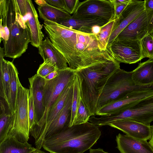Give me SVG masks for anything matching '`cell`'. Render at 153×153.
<instances>
[{
  "instance_id": "cell-31",
  "label": "cell",
  "mask_w": 153,
  "mask_h": 153,
  "mask_svg": "<svg viewBox=\"0 0 153 153\" xmlns=\"http://www.w3.org/2000/svg\"><path fill=\"white\" fill-rule=\"evenodd\" d=\"M58 70L53 65L47 62H44L40 65L37 72V74L44 78L50 73Z\"/></svg>"
},
{
  "instance_id": "cell-29",
  "label": "cell",
  "mask_w": 153,
  "mask_h": 153,
  "mask_svg": "<svg viewBox=\"0 0 153 153\" xmlns=\"http://www.w3.org/2000/svg\"><path fill=\"white\" fill-rule=\"evenodd\" d=\"M141 48L143 58L146 57L153 60V34H148L143 39Z\"/></svg>"
},
{
  "instance_id": "cell-11",
  "label": "cell",
  "mask_w": 153,
  "mask_h": 153,
  "mask_svg": "<svg viewBox=\"0 0 153 153\" xmlns=\"http://www.w3.org/2000/svg\"><path fill=\"white\" fill-rule=\"evenodd\" d=\"M114 16L112 0H87L79 2L71 17L76 18L99 17L110 21L114 19Z\"/></svg>"
},
{
  "instance_id": "cell-21",
  "label": "cell",
  "mask_w": 153,
  "mask_h": 153,
  "mask_svg": "<svg viewBox=\"0 0 153 153\" xmlns=\"http://www.w3.org/2000/svg\"><path fill=\"white\" fill-rule=\"evenodd\" d=\"M132 72V79L136 85L153 89V60L139 63Z\"/></svg>"
},
{
  "instance_id": "cell-19",
  "label": "cell",
  "mask_w": 153,
  "mask_h": 153,
  "mask_svg": "<svg viewBox=\"0 0 153 153\" xmlns=\"http://www.w3.org/2000/svg\"><path fill=\"white\" fill-rule=\"evenodd\" d=\"M109 21L99 17L76 18L71 17L66 19L58 21L56 23L82 33L92 34V28L93 26L97 25L102 26Z\"/></svg>"
},
{
  "instance_id": "cell-12",
  "label": "cell",
  "mask_w": 153,
  "mask_h": 153,
  "mask_svg": "<svg viewBox=\"0 0 153 153\" xmlns=\"http://www.w3.org/2000/svg\"><path fill=\"white\" fill-rule=\"evenodd\" d=\"M153 95V89H140L134 91L124 98L101 107L96 115H108L128 109L138 101Z\"/></svg>"
},
{
  "instance_id": "cell-37",
  "label": "cell",
  "mask_w": 153,
  "mask_h": 153,
  "mask_svg": "<svg viewBox=\"0 0 153 153\" xmlns=\"http://www.w3.org/2000/svg\"><path fill=\"white\" fill-rule=\"evenodd\" d=\"M58 74V70L53 71L46 76L45 79L46 80H50L55 78Z\"/></svg>"
},
{
  "instance_id": "cell-24",
  "label": "cell",
  "mask_w": 153,
  "mask_h": 153,
  "mask_svg": "<svg viewBox=\"0 0 153 153\" xmlns=\"http://www.w3.org/2000/svg\"><path fill=\"white\" fill-rule=\"evenodd\" d=\"M0 143L7 137L13 126L15 114H12L7 103L0 100Z\"/></svg>"
},
{
  "instance_id": "cell-25",
  "label": "cell",
  "mask_w": 153,
  "mask_h": 153,
  "mask_svg": "<svg viewBox=\"0 0 153 153\" xmlns=\"http://www.w3.org/2000/svg\"><path fill=\"white\" fill-rule=\"evenodd\" d=\"M4 48L0 47V95L1 99L6 101L8 104L10 78L8 61L4 59Z\"/></svg>"
},
{
  "instance_id": "cell-39",
  "label": "cell",
  "mask_w": 153,
  "mask_h": 153,
  "mask_svg": "<svg viewBox=\"0 0 153 153\" xmlns=\"http://www.w3.org/2000/svg\"><path fill=\"white\" fill-rule=\"evenodd\" d=\"M152 126V134L151 138L149 140V142L153 147V125Z\"/></svg>"
},
{
  "instance_id": "cell-10",
  "label": "cell",
  "mask_w": 153,
  "mask_h": 153,
  "mask_svg": "<svg viewBox=\"0 0 153 153\" xmlns=\"http://www.w3.org/2000/svg\"><path fill=\"white\" fill-rule=\"evenodd\" d=\"M15 1L18 12L30 30V43L38 48L43 41L44 35L34 4L31 0H15Z\"/></svg>"
},
{
  "instance_id": "cell-6",
  "label": "cell",
  "mask_w": 153,
  "mask_h": 153,
  "mask_svg": "<svg viewBox=\"0 0 153 153\" xmlns=\"http://www.w3.org/2000/svg\"><path fill=\"white\" fill-rule=\"evenodd\" d=\"M75 74V72L68 67L58 70V74L54 78L46 80L43 99L44 112L40 120L30 129V134L34 139L43 127L51 107L65 88L74 79Z\"/></svg>"
},
{
  "instance_id": "cell-7",
  "label": "cell",
  "mask_w": 153,
  "mask_h": 153,
  "mask_svg": "<svg viewBox=\"0 0 153 153\" xmlns=\"http://www.w3.org/2000/svg\"><path fill=\"white\" fill-rule=\"evenodd\" d=\"M30 93V89L23 86L18 77L17 79L14 123L7 136L14 137L22 143L27 142L29 138V105Z\"/></svg>"
},
{
  "instance_id": "cell-30",
  "label": "cell",
  "mask_w": 153,
  "mask_h": 153,
  "mask_svg": "<svg viewBox=\"0 0 153 153\" xmlns=\"http://www.w3.org/2000/svg\"><path fill=\"white\" fill-rule=\"evenodd\" d=\"M144 1L148 23V34H153V0Z\"/></svg>"
},
{
  "instance_id": "cell-14",
  "label": "cell",
  "mask_w": 153,
  "mask_h": 153,
  "mask_svg": "<svg viewBox=\"0 0 153 153\" xmlns=\"http://www.w3.org/2000/svg\"><path fill=\"white\" fill-rule=\"evenodd\" d=\"M108 126L120 130L126 135L140 140H150L152 126L127 119L114 121Z\"/></svg>"
},
{
  "instance_id": "cell-34",
  "label": "cell",
  "mask_w": 153,
  "mask_h": 153,
  "mask_svg": "<svg viewBox=\"0 0 153 153\" xmlns=\"http://www.w3.org/2000/svg\"><path fill=\"white\" fill-rule=\"evenodd\" d=\"M66 12L70 14H73L80 2L78 0H64Z\"/></svg>"
},
{
  "instance_id": "cell-18",
  "label": "cell",
  "mask_w": 153,
  "mask_h": 153,
  "mask_svg": "<svg viewBox=\"0 0 153 153\" xmlns=\"http://www.w3.org/2000/svg\"><path fill=\"white\" fill-rule=\"evenodd\" d=\"M73 89L69 93L63 108L49 128L44 141L69 127L71 115Z\"/></svg>"
},
{
  "instance_id": "cell-32",
  "label": "cell",
  "mask_w": 153,
  "mask_h": 153,
  "mask_svg": "<svg viewBox=\"0 0 153 153\" xmlns=\"http://www.w3.org/2000/svg\"><path fill=\"white\" fill-rule=\"evenodd\" d=\"M114 5V19L119 18L124 10L131 2V0H112Z\"/></svg>"
},
{
  "instance_id": "cell-15",
  "label": "cell",
  "mask_w": 153,
  "mask_h": 153,
  "mask_svg": "<svg viewBox=\"0 0 153 153\" xmlns=\"http://www.w3.org/2000/svg\"><path fill=\"white\" fill-rule=\"evenodd\" d=\"M148 23L145 10L131 22L115 39L142 41L148 34Z\"/></svg>"
},
{
  "instance_id": "cell-22",
  "label": "cell",
  "mask_w": 153,
  "mask_h": 153,
  "mask_svg": "<svg viewBox=\"0 0 153 153\" xmlns=\"http://www.w3.org/2000/svg\"><path fill=\"white\" fill-rule=\"evenodd\" d=\"M35 1L39 5L37 9L39 17L44 21L56 22L71 17L72 16L65 10L50 5L45 0H35Z\"/></svg>"
},
{
  "instance_id": "cell-5",
  "label": "cell",
  "mask_w": 153,
  "mask_h": 153,
  "mask_svg": "<svg viewBox=\"0 0 153 153\" xmlns=\"http://www.w3.org/2000/svg\"><path fill=\"white\" fill-rule=\"evenodd\" d=\"M132 75V71H126L120 68L112 75L106 83L98 99L97 111L105 105L124 98L134 91L152 89L136 85Z\"/></svg>"
},
{
  "instance_id": "cell-26",
  "label": "cell",
  "mask_w": 153,
  "mask_h": 153,
  "mask_svg": "<svg viewBox=\"0 0 153 153\" xmlns=\"http://www.w3.org/2000/svg\"><path fill=\"white\" fill-rule=\"evenodd\" d=\"M10 83L8 103L12 114L15 113L18 73L13 62L8 61Z\"/></svg>"
},
{
  "instance_id": "cell-17",
  "label": "cell",
  "mask_w": 153,
  "mask_h": 153,
  "mask_svg": "<svg viewBox=\"0 0 153 153\" xmlns=\"http://www.w3.org/2000/svg\"><path fill=\"white\" fill-rule=\"evenodd\" d=\"M116 140L120 153H153V147L147 141L120 133L117 135Z\"/></svg>"
},
{
  "instance_id": "cell-28",
  "label": "cell",
  "mask_w": 153,
  "mask_h": 153,
  "mask_svg": "<svg viewBox=\"0 0 153 153\" xmlns=\"http://www.w3.org/2000/svg\"><path fill=\"white\" fill-rule=\"evenodd\" d=\"M90 117L91 116L80 96L79 99L76 115L74 119L72 126L85 123L88 122Z\"/></svg>"
},
{
  "instance_id": "cell-13",
  "label": "cell",
  "mask_w": 153,
  "mask_h": 153,
  "mask_svg": "<svg viewBox=\"0 0 153 153\" xmlns=\"http://www.w3.org/2000/svg\"><path fill=\"white\" fill-rule=\"evenodd\" d=\"M145 1L131 0L118 18L109 37L107 47L131 22L145 10Z\"/></svg>"
},
{
  "instance_id": "cell-3",
  "label": "cell",
  "mask_w": 153,
  "mask_h": 153,
  "mask_svg": "<svg viewBox=\"0 0 153 153\" xmlns=\"http://www.w3.org/2000/svg\"><path fill=\"white\" fill-rule=\"evenodd\" d=\"M119 68L120 63L112 57L75 71L81 98L91 117L96 115L97 102L107 81Z\"/></svg>"
},
{
  "instance_id": "cell-36",
  "label": "cell",
  "mask_w": 153,
  "mask_h": 153,
  "mask_svg": "<svg viewBox=\"0 0 153 153\" xmlns=\"http://www.w3.org/2000/svg\"><path fill=\"white\" fill-rule=\"evenodd\" d=\"M102 27L97 25L93 26L92 28V34L95 35H98Z\"/></svg>"
},
{
  "instance_id": "cell-42",
  "label": "cell",
  "mask_w": 153,
  "mask_h": 153,
  "mask_svg": "<svg viewBox=\"0 0 153 153\" xmlns=\"http://www.w3.org/2000/svg\"><path fill=\"white\" fill-rule=\"evenodd\" d=\"M44 153H45V152H44Z\"/></svg>"
},
{
  "instance_id": "cell-35",
  "label": "cell",
  "mask_w": 153,
  "mask_h": 153,
  "mask_svg": "<svg viewBox=\"0 0 153 153\" xmlns=\"http://www.w3.org/2000/svg\"><path fill=\"white\" fill-rule=\"evenodd\" d=\"M50 5L56 8L63 10L66 11L64 0H45Z\"/></svg>"
},
{
  "instance_id": "cell-20",
  "label": "cell",
  "mask_w": 153,
  "mask_h": 153,
  "mask_svg": "<svg viewBox=\"0 0 153 153\" xmlns=\"http://www.w3.org/2000/svg\"><path fill=\"white\" fill-rule=\"evenodd\" d=\"M33 96L35 110V123L36 124L43 117L44 110L43 106L44 86L46 80L35 74L28 78Z\"/></svg>"
},
{
  "instance_id": "cell-27",
  "label": "cell",
  "mask_w": 153,
  "mask_h": 153,
  "mask_svg": "<svg viewBox=\"0 0 153 153\" xmlns=\"http://www.w3.org/2000/svg\"><path fill=\"white\" fill-rule=\"evenodd\" d=\"M118 18L113 19L101 27L100 33L95 35L99 47L102 51L107 50V47L110 36L114 28Z\"/></svg>"
},
{
  "instance_id": "cell-1",
  "label": "cell",
  "mask_w": 153,
  "mask_h": 153,
  "mask_svg": "<svg viewBox=\"0 0 153 153\" xmlns=\"http://www.w3.org/2000/svg\"><path fill=\"white\" fill-rule=\"evenodd\" d=\"M54 45L75 71L112 57L107 49L100 50L95 35L65 26L56 34Z\"/></svg>"
},
{
  "instance_id": "cell-16",
  "label": "cell",
  "mask_w": 153,
  "mask_h": 153,
  "mask_svg": "<svg viewBox=\"0 0 153 153\" xmlns=\"http://www.w3.org/2000/svg\"><path fill=\"white\" fill-rule=\"evenodd\" d=\"M38 53L44 62L55 67L58 70L65 69L68 67L64 55L54 46L48 37L43 40L38 47Z\"/></svg>"
},
{
  "instance_id": "cell-33",
  "label": "cell",
  "mask_w": 153,
  "mask_h": 153,
  "mask_svg": "<svg viewBox=\"0 0 153 153\" xmlns=\"http://www.w3.org/2000/svg\"><path fill=\"white\" fill-rule=\"evenodd\" d=\"M30 90V96L29 105V129L31 128L35 124V110L32 91Z\"/></svg>"
},
{
  "instance_id": "cell-8",
  "label": "cell",
  "mask_w": 153,
  "mask_h": 153,
  "mask_svg": "<svg viewBox=\"0 0 153 153\" xmlns=\"http://www.w3.org/2000/svg\"><path fill=\"white\" fill-rule=\"evenodd\" d=\"M125 119L150 126L153 121V95L138 101L126 110L100 116L98 122L102 126Z\"/></svg>"
},
{
  "instance_id": "cell-2",
  "label": "cell",
  "mask_w": 153,
  "mask_h": 153,
  "mask_svg": "<svg viewBox=\"0 0 153 153\" xmlns=\"http://www.w3.org/2000/svg\"><path fill=\"white\" fill-rule=\"evenodd\" d=\"M0 38L4 56L15 59L27 50L30 42V30L18 12L15 0H0Z\"/></svg>"
},
{
  "instance_id": "cell-38",
  "label": "cell",
  "mask_w": 153,
  "mask_h": 153,
  "mask_svg": "<svg viewBox=\"0 0 153 153\" xmlns=\"http://www.w3.org/2000/svg\"><path fill=\"white\" fill-rule=\"evenodd\" d=\"M89 153H108L104 151L102 149L98 148L97 149H89Z\"/></svg>"
},
{
  "instance_id": "cell-4",
  "label": "cell",
  "mask_w": 153,
  "mask_h": 153,
  "mask_svg": "<svg viewBox=\"0 0 153 153\" xmlns=\"http://www.w3.org/2000/svg\"><path fill=\"white\" fill-rule=\"evenodd\" d=\"M101 135L98 126L88 122L64 128L45 140L42 148L52 153H83Z\"/></svg>"
},
{
  "instance_id": "cell-23",
  "label": "cell",
  "mask_w": 153,
  "mask_h": 153,
  "mask_svg": "<svg viewBox=\"0 0 153 153\" xmlns=\"http://www.w3.org/2000/svg\"><path fill=\"white\" fill-rule=\"evenodd\" d=\"M27 142L22 143L7 136L0 143V153H31L36 149Z\"/></svg>"
},
{
  "instance_id": "cell-41",
  "label": "cell",
  "mask_w": 153,
  "mask_h": 153,
  "mask_svg": "<svg viewBox=\"0 0 153 153\" xmlns=\"http://www.w3.org/2000/svg\"><path fill=\"white\" fill-rule=\"evenodd\" d=\"M34 152H35V151H34V152H32V153H34Z\"/></svg>"
},
{
  "instance_id": "cell-9",
  "label": "cell",
  "mask_w": 153,
  "mask_h": 153,
  "mask_svg": "<svg viewBox=\"0 0 153 153\" xmlns=\"http://www.w3.org/2000/svg\"><path fill=\"white\" fill-rule=\"evenodd\" d=\"M142 41L115 39L107 47L113 59L117 62L131 64L143 59Z\"/></svg>"
},
{
  "instance_id": "cell-40",
  "label": "cell",
  "mask_w": 153,
  "mask_h": 153,
  "mask_svg": "<svg viewBox=\"0 0 153 153\" xmlns=\"http://www.w3.org/2000/svg\"><path fill=\"white\" fill-rule=\"evenodd\" d=\"M45 152L42 151L40 149H37L35 151L34 153H44Z\"/></svg>"
}]
</instances>
